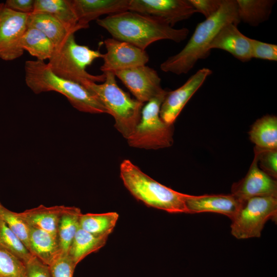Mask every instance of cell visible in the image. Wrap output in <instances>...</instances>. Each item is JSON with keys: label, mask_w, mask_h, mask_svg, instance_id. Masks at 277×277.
I'll return each mask as SVG.
<instances>
[{"label": "cell", "mask_w": 277, "mask_h": 277, "mask_svg": "<svg viewBox=\"0 0 277 277\" xmlns=\"http://www.w3.org/2000/svg\"><path fill=\"white\" fill-rule=\"evenodd\" d=\"M96 21L113 38L127 42L144 50L160 40L180 43L187 38L189 33L186 28L175 29L161 19L129 10L109 15Z\"/></svg>", "instance_id": "1"}, {"label": "cell", "mask_w": 277, "mask_h": 277, "mask_svg": "<svg viewBox=\"0 0 277 277\" xmlns=\"http://www.w3.org/2000/svg\"><path fill=\"white\" fill-rule=\"evenodd\" d=\"M240 23L236 0H223L215 14L196 25L184 47L161 64V70L177 75L187 73L199 60L210 55V46L223 26L230 23L238 26Z\"/></svg>", "instance_id": "2"}, {"label": "cell", "mask_w": 277, "mask_h": 277, "mask_svg": "<svg viewBox=\"0 0 277 277\" xmlns=\"http://www.w3.org/2000/svg\"><path fill=\"white\" fill-rule=\"evenodd\" d=\"M25 73L27 86L35 94L55 91L64 95L71 105L80 111L108 113L100 100L85 86L57 76L45 61H26Z\"/></svg>", "instance_id": "3"}, {"label": "cell", "mask_w": 277, "mask_h": 277, "mask_svg": "<svg viewBox=\"0 0 277 277\" xmlns=\"http://www.w3.org/2000/svg\"><path fill=\"white\" fill-rule=\"evenodd\" d=\"M120 177L130 193L146 205L171 213H188L185 194L156 181L130 160L121 163Z\"/></svg>", "instance_id": "4"}, {"label": "cell", "mask_w": 277, "mask_h": 277, "mask_svg": "<svg viewBox=\"0 0 277 277\" xmlns=\"http://www.w3.org/2000/svg\"><path fill=\"white\" fill-rule=\"evenodd\" d=\"M102 84L86 82L83 85L94 94L115 121L114 127L126 140L138 124L143 103L130 95L117 84L113 72H106Z\"/></svg>", "instance_id": "5"}, {"label": "cell", "mask_w": 277, "mask_h": 277, "mask_svg": "<svg viewBox=\"0 0 277 277\" xmlns=\"http://www.w3.org/2000/svg\"><path fill=\"white\" fill-rule=\"evenodd\" d=\"M103 54L89 47L78 44L74 32H70L65 39L54 47L47 63L51 70L57 76L83 85L86 82H101L105 78L104 73L92 75L86 68Z\"/></svg>", "instance_id": "6"}, {"label": "cell", "mask_w": 277, "mask_h": 277, "mask_svg": "<svg viewBox=\"0 0 277 277\" xmlns=\"http://www.w3.org/2000/svg\"><path fill=\"white\" fill-rule=\"evenodd\" d=\"M167 92L143 106L140 122L127 139L130 146L156 150L172 146L173 126L165 123L160 116L161 106Z\"/></svg>", "instance_id": "7"}, {"label": "cell", "mask_w": 277, "mask_h": 277, "mask_svg": "<svg viewBox=\"0 0 277 277\" xmlns=\"http://www.w3.org/2000/svg\"><path fill=\"white\" fill-rule=\"evenodd\" d=\"M277 197H253L241 201L231 220L232 235L238 239L260 238L265 224L269 220L276 221Z\"/></svg>", "instance_id": "8"}, {"label": "cell", "mask_w": 277, "mask_h": 277, "mask_svg": "<svg viewBox=\"0 0 277 277\" xmlns=\"http://www.w3.org/2000/svg\"><path fill=\"white\" fill-rule=\"evenodd\" d=\"M28 14L13 11L0 3L1 59L13 61L23 54L21 42L27 28Z\"/></svg>", "instance_id": "9"}, {"label": "cell", "mask_w": 277, "mask_h": 277, "mask_svg": "<svg viewBox=\"0 0 277 277\" xmlns=\"http://www.w3.org/2000/svg\"><path fill=\"white\" fill-rule=\"evenodd\" d=\"M138 101L144 104L166 93L156 70L145 65L113 72Z\"/></svg>", "instance_id": "10"}, {"label": "cell", "mask_w": 277, "mask_h": 277, "mask_svg": "<svg viewBox=\"0 0 277 277\" xmlns=\"http://www.w3.org/2000/svg\"><path fill=\"white\" fill-rule=\"evenodd\" d=\"M129 10L161 19L172 27L196 13L189 0H130Z\"/></svg>", "instance_id": "11"}, {"label": "cell", "mask_w": 277, "mask_h": 277, "mask_svg": "<svg viewBox=\"0 0 277 277\" xmlns=\"http://www.w3.org/2000/svg\"><path fill=\"white\" fill-rule=\"evenodd\" d=\"M104 44L107 52L103 54L104 63L100 68L103 73L145 65L149 61L146 50L127 42L108 38Z\"/></svg>", "instance_id": "12"}, {"label": "cell", "mask_w": 277, "mask_h": 277, "mask_svg": "<svg viewBox=\"0 0 277 277\" xmlns=\"http://www.w3.org/2000/svg\"><path fill=\"white\" fill-rule=\"evenodd\" d=\"M212 73L208 68L200 69L180 87L167 92L160 108L162 120L167 124L173 125L187 103Z\"/></svg>", "instance_id": "13"}, {"label": "cell", "mask_w": 277, "mask_h": 277, "mask_svg": "<svg viewBox=\"0 0 277 277\" xmlns=\"http://www.w3.org/2000/svg\"><path fill=\"white\" fill-rule=\"evenodd\" d=\"M231 192L241 201L259 196L277 197V181L260 168L254 155L246 175L232 184Z\"/></svg>", "instance_id": "14"}, {"label": "cell", "mask_w": 277, "mask_h": 277, "mask_svg": "<svg viewBox=\"0 0 277 277\" xmlns=\"http://www.w3.org/2000/svg\"><path fill=\"white\" fill-rule=\"evenodd\" d=\"M188 213L213 212L228 216L231 220L237 213L241 201L232 194L192 195L185 194Z\"/></svg>", "instance_id": "15"}, {"label": "cell", "mask_w": 277, "mask_h": 277, "mask_svg": "<svg viewBox=\"0 0 277 277\" xmlns=\"http://www.w3.org/2000/svg\"><path fill=\"white\" fill-rule=\"evenodd\" d=\"M81 29L104 14L111 15L129 10L130 0H72Z\"/></svg>", "instance_id": "16"}, {"label": "cell", "mask_w": 277, "mask_h": 277, "mask_svg": "<svg viewBox=\"0 0 277 277\" xmlns=\"http://www.w3.org/2000/svg\"><path fill=\"white\" fill-rule=\"evenodd\" d=\"M234 24L223 26L215 35L210 49L226 51L242 62L252 59L251 38L242 33Z\"/></svg>", "instance_id": "17"}, {"label": "cell", "mask_w": 277, "mask_h": 277, "mask_svg": "<svg viewBox=\"0 0 277 277\" xmlns=\"http://www.w3.org/2000/svg\"><path fill=\"white\" fill-rule=\"evenodd\" d=\"M68 208L64 205L46 207L41 205L17 213L28 225L57 236L60 219Z\"/></svg>", "instance_id": "18"}, {"label": "cell", "mask_w": 277, "mask_h": 277, "mask_svg": "<svg viewBox=\"0 0 277 277\" xmlns=\"http://www.w3.org/2000/svg\"><path fill=\"white\" fill-rule=\"evenodd\" d=\"M29 227L30 252L44 263L50 266L63 253L57 236L30 225Z\"/></svg>", "instance_id": "19"}, {"label": "cell", "mask_w": 277, "mask_h": 277, "mask_svg": "<svg viewBox=\"0 0 277 277\" xmlns=\"http://www.w3.org/2000/svg\"><path fill=\"white\" fill-rule=\"evenodd\" d=\"M33 12L52 15L69 31L75 32L81 29L71 0H35Z\"/></svg>", "instance_id": "20"}, {"label": "cell", "mask_w": 277, "mask_h": 277, "mask_svg": "<svg viewBox=\"0 0 277 277\" xmlns=\"http://www.w3.org/2000/svg\"><path fill=\"white\" fill-rule=\"evenodd\" d=\"M27 25L42 32L54 46L60 44L70 32H73L68 30L52 15L42 12H33L29 14Z\"/></svg>", "instance_id": "21"}, {"label": "cell", "mask_w": 277, "mask_h": 277, "mask_svg": "<svg viewBox=\"0 0 277 277\" xmlns=\"http://www.w3.org/2000/svg\"><path fill=\"white\" fill-rule=\"evenodd\" d=\"M240 22L256 27L269 17L274 0H236Z\"/></svg>", "instance_id": "22"}, {"label": "cell", "mask_w": 277, "mask_h": 277, "mask_svg": "<svg viewBox=\"0 0 277 277\" xmlns=\"http://www.w3.org/2000/svg\"><path fill=\"white\" fill-rule=\"evenodd\" d=\"M249 138L256 147L268 149H277V117L266 114L258 118L249 132Z\"/></svg>", "instance_id": "23"}, {"label": "cell", "mask_w": 277, "mask_h": 277, "mask_svg": "<svg viewBox=\"0 0 277 277\" xmlns=\"http://www.w3.org/2000/svg\"><path fill=\"white\" fill-rule=\"evenodd\" d=\"M21 45L24 51L42 61L49 60L55 47L53 43L42 32L28 27L22 36Z\"/></svg>", "instance_id": "24"}, {"label": "cell", "mask_w": 277, "mask_h": 277, "mask_svg": "<svg viewBox=\"0 0 277 277\" xmlns=\"http://www.w3.org/2000/svg\"><path fill=\"white\" fill-rule=\"evenodd\" d=\"M108 236L94 235L79 227L68 254L77 265L88 255L97 251L106 243Z\"/></svg>", "instance_id": "25"}, {"label": "cell", "mask_w": 277, "mask_h": 277, "mask_svg": "<svg viewBox=\"0 0 277 277\" xmlns=\"http://www.w3.org/2000/svg\"><path fill=\"white\" fill-rule=\"evenodd\" d=\"M116 212L82 214L79 221L83 230L98 236H108L113 230L118 219Z\"/></svg>", "instance_id": "26"}, {"label": "cell", "mask_w": 277, "mask_h": 277, "mask_svg": "<svg viewBox=\"0 0 277 277\" xmlns=\"http://www.w3.org/2000/svg\"><path fill=\"white\" fill-rule=\"evenodd\" d=\"M82 214L80 208L69 207L60 219L57 238L63 253L68 254L71 245L80 227L79 221Z\"/></svg>", "instance_id": "27"}, {"label": "cell", "mask_w": 277, "mask_h": 277, "mask_svg": "<svg viewBox=\"0 0 277 277\" xmlns=\"http://www.w3.org/2000/svg\"><path fill=\"white\" fill-rule=\"evenodd\" d=\"M0 245L18 258L25 264L33 255L1 218Z\"/></svg>", "instance_id": "28"}, {"label": "cell", "mask_w": 277, "mask_h": 277, "mask_svg": "<svg viewBox=\"0 0 277 277\" xmlns=\"http://www.w3.org/2000/svg\"><path fill=\"white\" fill-rule=\"evenodd\" d=\"M0 218L6 223L29 251V225L21 218L17 212L9 210L3 206L0 208Z\"/></svg>", "instance_id": "29"}, {"label": "cell", "mask_w": 277, "mask_h": 277, "mask_svg": "<svg viewBox=\"0 0 277 277\" xmlns=\"http://www.w3.org/2000/svg\"><path fill=\"white\" fill-rule=\"evenodd\" d=\"M25 264L0 245V277H25Z\"/></svg>", "instance_id": "30"}, {"label": "cell", "mask_w": 277, "mask_h": 277, "mask_svg": "<svg viewBox=\"0 0 277 277\" xmlns=\"http://www.w3.org/2000/svg\"><path fill=\"white\" fill-rule=\"evenodd\" d=\"M254 155L256 156L260 168L272 178H277V149H268L255 146Z\"/></svg>", "instance_id": "31"}, {"label": "cell", "mask_w": 277, "mask_h": 277, "mask_svg": "<svg viewBox=\"0 0 277 277\" xmlns=\"http://www.w3.org/2000/svg\"><path fill=\"white\" fill-rule=\"evenodd\" d=\"M76 265L68 254L62 253L49 266L51 277H73Z\"/></svg>", "instance_id": "32"}, {"label": "cell", "mask_w": 277, "mask_h": 277, "mask_svg": "<svg viewBox=\"0 0 277 277\" xmlns=\"http://www.w3.org/2000/svg\"><path fill=\"white\" fill-rule=\"evenodd\" d=\"M251 42V57L270 61H277V46L252 39Z\"/></svg>", "instance_id": "33"}, {"label": "cell", "mask_w": 277, "mask_h": 277, "mask_svg": "<svg viewBox=\"0 0 277 277\" xmlns=\"http://www.w3.org/2000/svg\"><path fill=\"white\" fill-rule=\"evenodd\" d=\"M25 277H51L50 267L33 255L25 263Z\"/></svg>", "instance_id": "34"}, {"label": "cell", "mask_w": 277, "mask_h": 277, "mask_svg": "<svg viewBox=\"0 0 277 277\" xmlns=\"http://www.w3.org/2000/svg\"><path fill=\"white\" fill-rule=\"evenodd\" d=\"M195 12L206 18L215 14L220 8L223 0H189Z\"/></svg>", "instance_id": "35"}, {"label": "cell", "mask_w": 277, "mask_h": 277, "mask_svg": "<svg viewBox=\"0 0 277 277\" xmlns=\"http://www.w3.org/2000/svg\"><path fill=\"white\" fill-rule=\"evenodd\" d=\"M35 0H7L5 6L16 12L30 14L34 11Z\"/></svg>", "instance_id": "36"}, {"label": "cell", "mask_w": 277, "mask_h": 277, "mask_svg": "<svg viewBox=\"0 0 277 277\" xmlns=\"http://www.w3.org/2000/svg\"><path fill=\"white\" fill-rule=\"evenodd\" d=\"M2 206H3V205H2V204L0 203V208H1Z\"/></svg>", "instance_id": "37"}]
</instances>
